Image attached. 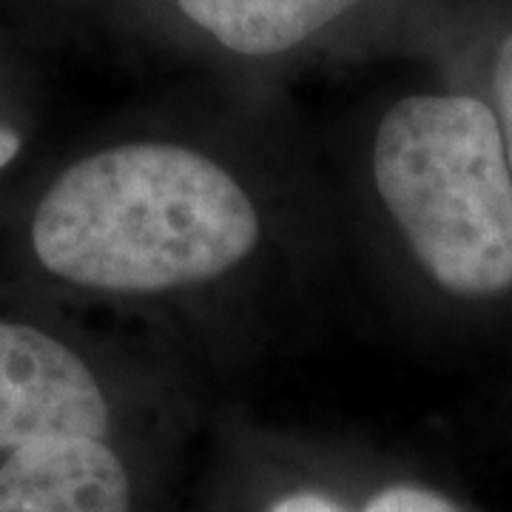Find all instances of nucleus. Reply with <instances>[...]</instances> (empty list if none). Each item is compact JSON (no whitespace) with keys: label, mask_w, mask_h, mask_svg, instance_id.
<instances>
[{"label":"nucleus","mask_w":512,"mask_h":512,"mask_svg":"<svg viewBox=\"0 0 512 512\" xmlns=\"http://www.w3.org/2000/svg\"><path fill=\"white\" fill-rule=\"evenodd\" d=\"M325 197L288 123L148 117L37 194L26 251L52 285L165 322H228L316 262Z\"/></svg>","instance_id":"f257e3e1"},{"label":"nucleus","mask_w":512,"mask_h":512,"mask_svg":"<svg viewBox=\"0 0 512 512\" xmlns=\"http://www.w3.org/2000/svg\"><path fill=\"white\" fill-rule=\"evenodd\" d=\"M353 214L456 302L512 291V171L493 109L470 92H413L353 128Z\"/></svg>","instance_id":"f03ea898"},{"label":"nucleus","mask_w":512,"mask_h":512,"mask_svg":"<svg viewBox=\"0 0 512 512\" xmlns=\"http://www.w3.org/2000/svg\"><path fill=\"white\" fill-rule=\"evenodd\" d=\"M148 359L128 342L106 348L0 316V456L43 439H111L131 396L154 384Z\"/></svg>","instance_id":"7ed1b4c3"},{"label":"nucleus","mask_w":512,"mask_h":512,"mask_svg":"<svg viewBox=\"0 0 512 512\" xmlns=\"http://www.w3.org/2000/svg\"><path fill=\"white\" fill-rule=\"evenodd\" d=\"M137 487L111 439H43L0 461V512H134Z\"/></svg>","instance_id":"20e7f679"},{"label":"nucleus","mask_w":512,"mask_h":512,"mask_svg":"<svg viewBox=\"0 0 512 512\" xmlns=\"http://www.w3.org/2000/svg\"><path fill=\"white\" fill-rule=\"evenodd\" d=\"M370 0H168L194 35L220 55L271 63L302 55Z\"/></svg>","instance_id":"39448f33"},{"label":"nucleus","mask_w":512,"mask_h":512,"mask_svg":"<svg viewBox=\"0 0 512 512\" xmlns=\"http://www.w3.org/2000/svg\"><path fill=\"white\" fill-rule=\"evenodd\" d=\"M356 512H464L447 495L410 481L382 484L362 501Z\"/></svg>","instance_id":"423d86ee"},{"label":"nucleus","mask_w":512,"mask_h":512,"mask_svg":"<svg viewBox=\"0 0 512 512\" xmlns=\"http://www.w3.org/2000/svg\"><path fill=\"white\" fill-rule=\"evenodd\" d=\"M487 106L495 114V123H498L501 140H504V154H507L512 171V35L504 37L501 46L495 49Z\"/></svg>","instance_id":"0eeeda50"},{"label":"nucleus","mask_w":512,"mask_h":512,"mask_svg":"<svg viewBox=\"0 0 512 512\" xmlns=\"http://www.w3.org/2000/svg\"><path fill=\"white\" fill-rule=\"evenodd\" d=\"M256 512H356L336 490L322 484H293L271 493Z\"/></svg>","instance_id":"6e6552de"},{"label":"nucleus","mask_w":512,"mask_h":512,"mask_svg":"<svg viewBox=\"0 0 512 512\" xmlns=\"http://www.w3.org/2000/svg\"><path fill=\"white\" fill-rule=\"evenodd\" d=\"M26 151V134L15 123L0 120V174H6Z\"/></svg>","instance_id":"1a4fd4ad"}]
</instances>
